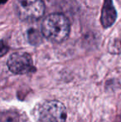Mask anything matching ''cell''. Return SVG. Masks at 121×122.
<instances>
[{"label":"cell","instance_id":"obj_4","mask_svg":"<svg viewBox=\"0 0 121 122\" xmlns=\"http://www.w3.org/2000/svg\"><path fill=\"white\" fill-rule=\"evenodd\" d=\"M8 67L14 74H26L33 70L32 59L26 52H15L8 60Z\"/></svg>","mask_w":121,"mask_h":122},{"label":"cell","instance_id":"obj_5","mask_svg":"<svg viewBox=\"0 0 121 122\" xmlns=\"http://www.w3.org/2000/svg\"><path fill=\"white\" fill-rule=\"evenodd\" d=\"M116 19V11L112 0H105L101 13V23L105 27H110Z\"/></svg>","mask_w":121,"mask_h":122},{"label":"cell","instance_id":"obj_1","mask_svg":"<svg viewBox=\"0 0 121 122\" xmlns=\"http://www.w3.org/2000/svg\"><path fill=\"white\" fill-rule=\"evenodd\" d=\"M42 32L51 42H61L69 35L70 23L64 15L51 14L42 22Z\"/></svg>","mask_w":121,"mask_h":122},{"label":"cell","instance_id":"obj_3","mask_svg":"<svg viewBox=\"0 0 121 122\" xmlns=\"http://www.w3.org/2000/svg\"><path fill=\"white\" fill-rule=\"evenodd\" d=\"M14 8L21 19L29 21L42 18L45 12L42 0H17Z\"/></svg>","mask_w":121,"mask_h":122},{"label":"cell","instance_id":"obj_7","mask_svg":"<svg viewBox=\"0 0 121 122\" xmlns=\"http://www.w3.org/2000/svg\"><path fill=\"white\" fill-rule=\"evenodd\" d=\"M1 1H2V3H5V2H6V1H7V0H1Z\"/></svg>","mask_w":121,"mask_h":122},{"label":"cell","instance_id":"obj_6","mask_svg":"<svg viewBox=\"0 0 121 122\" xmlns=\"http://www.w3.org/2000/svg\"><path fill=\"white\" fill-rule=\"evenodd\" d=\"M28 39L32 44H37L42 41L40 32L36 30H31L28 32Z\"/></svg>","mask_w":121,"mask_h":122},{"label":"cell","instance_id":"obj_2","mask_svg":"<svg viewBox=\"0 0 121 122\" xmlns=\"http://www.w3.org/2000/svg\"><path fill=\"white\" fill-rule=\"evenodd\" d=\"M39 122H65L67 113L62 103L57 101H47L38 110Z\"/></svg>","mask_w":121,"mask_h":122}]
</instances>
